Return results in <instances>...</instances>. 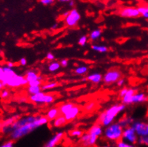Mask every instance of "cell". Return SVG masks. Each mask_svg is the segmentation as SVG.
<instances>
[{"label": "cell", "mask_w": 148, "mask_h": 147, "mask_svg": "<svg viewBox=\"0 0 148 147\" xmlns=\"http://www.w3.org/2000/svg\"><path fill=\"white\" fill-rule=\"evenodd\" d=\"M3 74H4V71H3V67H0V81H1V78H2Z\"/></svg>", "instance_id": "cell-47"}, {"label": "cell", "mask_w": 148, "mask_h": 147, "mask_svg": "<svg viewBox=\"0 0 148 147\" xmlns=\"http://www.w3.org/2000/svg\"><path fill=\"white\" fill-rule=\"evenodd\" d=\"M0 147H14V142L10 140L8 141V142H4V144L0 145Z\"/></svg>", "instance_id": "cell-38"}, {"label": "cell", "mask_w": 148, "mask_h": 147, "mask_svg": "<svg viewBox=\"0 0 148 147\" xmlns=\"http://www.w3.org/2000/svg\"><path fill=\"white\" fill-rule=\"evenodd\" d=\"M28 84V82L27 81L26 78L22 75L15 74L11 79H9L6 83V85L9 87L11 88H17L19 86H25Z\"/></svg>", "instance_id": "cell-8"}, {"label": "cell", "mask_w": 148, "mask_h": 147, "mask_svg": "<svg viewBox=\"0 0 148 147\" xmlns=\"http://www.w3.org/2000/svg\"><path fill=\"white\" fill-rule=\"evenodd\" d=\"M10 96V92L9 90L6 89V88H4L2 91H1V93H0V97L3 99H7Z\"/></svg>", "instance_id": "cell-34"}, {"label": "cell", "mask_w": 148, "mask_h": 147, "mask_svg": "<svg viewBox=\"0 0 148 147\" xmlns=\"http://www.w3.org/2000/svg\"><path fill=\"white\" fill-rule=\"evenodd\" d=\"M146 125H147V124L143 122V121H134L132 124V127L135 130L137 136L142 137V136H147Z\"/></svg>", "instance_id": "cell-11"}, {"label": "cell", "mask_w": 148, "mask_h": 147, "mask_svg": "<svg viewBox=\"0 0 148 147\" xmlns=\"http://www.w3.org/2000/svg\"><path fill=\"white\" fill-rule=\"evenodd\" d=\"M146 7H147V11H148V4H147V5H146Z\"/></svg>", "instance_id": "cell-57"}, {"label": "cell", "mask_w": 148, "mask_h": 147, "mask_svg": "<svg viewBox=\"0 0 148 147\" xmlns=\"http://www.w3.org/2000/svg\"><path fill=\"white\" fill-rule=\"evenodd\" d=\"M60 116V110H59V108H52V109H49V111L47 113L46 117L48 118V120H54L56 118Z\"/></svg>", "instance_id": "cell-20"}, {"label": "cell", "mask_w": 148, "mask_h": 147, "mask_svg": "<svg viewBox=\"0 0 148 147\" xmlns=\"http://www.w3.org/2000/svg\"><path fill=\"white\" fill-rule=\"evenodd\" d=\"M30 101L37 103H51L54 101V97L52 94H45V93L41 92L35 95L30 96Z\"/></svg>", "instance_id": "cell-4"}, {"label": "cell", "mask_w": 148, "mask_h": 147, "mask_svg": "<svg viewBox=\"0 0 148 147\" xmlns=\"http://www.w3.org/2000/svg\"><path fill=\"white\" fill-rule=\"evenodd\" d=\"M4 87H5L4 84L1 82V81H0V91H2V90L4 89Z\"/></svg>", "instance_id": "cell-48"}, {"label": "cell", "mask_w": 148, "mask_h": 147, "mask_svg": "<svg viewBox=\"0 0 148 147\" xmlns=\"http://www.w3.org/2000/svg\"><path fill=\"white\" fill-rule=\"evenodd\" d=\"M60 66H61L60 65V63L57 62V61H54V62H52L49 64L48 69L51 72H54V71H57L60 68Z\"/></svg>", "instance_id": "cell-31"}, {"label": "cell", "mask_w": 148, "mask_h": 147, "mask_svg": "<svg viewBox=\"0 0 148 147\" xmlns=\"http://www.w3.org/2000/svg\"><path fill=\"white\" fill-rule=\"evenodd\" d=\"M128 89H129V88H122L121 91H120V94H119V97H120V98H122V99L123 98V97H125V95H126V94H127V92Z\"/></svg>", "instance_id": "cell-40"}, {"label": "cell", "mask_w": 148, "mask_h": 147, "mask_svg": "<svg viewBox=\"0 0 148 147\" xmlns=\"http://www.w3.org/2000/svg\"><path fill=\"white\" fill-rule=\"evenodd\" d=\"M41 84H42V81L37 80L35 81V82H30V83L28 84L29 86H40Z\"/></svg>", "instance_id": "cell-39"}, {"label": "cell", "mask_w": 148, "mask_h": 147, "mask_svg": "<svg viewBox=\"0 0 148 147\" xmlns=\"http://www.w3.org/2000/svg\"><path fill=\"white\" fill-rule=\"evenodd\" d=\"M96 105L97 103L94 101H89L84 106V110L85 112H91L96 107Z\"/></svg>", "instance_id": "cell-30"}, {"label": "cell", "mask_w": 148, "mask_h": 147, "mask_svg": "<svg viewBox=\"0 0 148 147\" xmlns=\"http://www.w3.org/2000/svg\"><path fill=\"white\" fill-rule=\"evenodd\" d=\"M133 120H132V118H129V117H127V118H122L121 120H120V121H119V124L121 125V127L122 128H127V127H130V124H132L133 123Z\"/></svg>", "instance_id": "cell-24"}, {"label": "cell", "mask_w": 148, "mask_h": 147, "mask_svg": "<svg viewBox=\"0 0 148 147\" xmlns=\"http://www.w3.org/2000/svg\"><path fill=\"white\" fill-rule=\"evenodd\" d=\"M98 137L95 136V135L90 134V133H83L82 136L80 137V142L84 147H90L96 144L97 141Z\"/></svg>", "instance_id": "cell-9"}, {"label": "cell", "mask_w": 148, "mask_h": 147, "mask_svg": "<svg viewBox=\"0 0 148 147\" xmlns=\"http://www.w3.org/2000/svg\"><path fill=\"white\" fill-rule=\"evenodd\" d=\"M27 91L30 96H32L41 92L42 89H41V86H29L27 88Z\"/></svg>", "instance_id": "cell-28"}, {"label": "cell", "mask_w": 148, "mask_h": 147, "mask_svg": "<svg viewBox=\"0 0 148 147\" xmlns=\"http://www.w3.org/2000/svg\"><path fill=\"white\" fill-rule=\"evenodd\" d=\"M60 2H67L68 1H67V0H60Z\"/></svg>", "instance_id": "cell-55"}, {"label": "cell", "mask_w": 148, "mask_h": 147, "mask_svg": "<svg viewBox=\"0 0 148 147\" xmlns=\"http://www.w3.org/2000/svg\"><path fill=\"white\" fill-rule=\"evenodd\" d=\"M3 71H4V74H3L2 78L1 79V82H2L4 84V86H7L6 83H7V81L10 79H11L12 76H14L16 74V72L14 71V70L13 69L9 68L7 67H3Z\"/></svg>", "instance_id": "cell-13"}, {"label": "cell", "mask_w": 148, "mask_h": 147, "mask_svg": "<svg viewBox=\"0 0 148 147\" xmlns=\"http://www.w3.org/2000/svg\"><path fill=\"white\" fill-rule=\"evenodd\" d=\"M148 100V97L144 93H136L132 98V103H140L146 102Z\"/></svg>", "instance_id": "cell-15"}, {"label": "cell", "mask_w": 148, "mask_h": 147, "mask_svg": "<svg viewBox=\"0 0 148 147\" xmlns=\"http://www.w3.org/2000/svg\"><path fill=\"white\" fill-rule=\"evenodd\" d=\"M90 134L95 135V136L99 137V136L102 134V132H103V130H102V126L99 124H94L91 128L88 131Z\"/></svg>", "instance_id": "cell-17"}, {"label": "cell", "mask_w": 148, "mask_h": 147, "mask_svg": "<svg viewBox=\"0 0 148 147\" xmlns=\"http://www.w3.org/2000/svg\"><path fill=\"white\" fill-rule=\"evenodd\" d=\"M137 142H138L140 144L148 146V136L147 135V136H142V137H139Z\"/></svg>", "instance_id": "cell-33"}, {"label": "cell", "mask_w": 148, "mask_h": 147, "mask_svg": "<svg viewBox=\"0 0 148 147\" xmlns=\"http://www.w3.org/2000/svg\"><path fill=\"white\" fill-rule=\"evenodd\" d=\"M6 67L12 69L13 67H14V64L13 62H12V61H8V62H7V64H6Z\"/></svg>", "instance_id": "cell-46"}, {"label": "cell", "mask_w": 148, "mask_h": 147, "mask_svg": "<svg viewBox=\"0 0 148 147\" xmlns=\"http://www.w3.org/2000/svg\"><path fill=\"white\" fill-rule=\"evenodd\" d=\"M63 136H64V133L62 131L57 133L42 147H55L62 139Z\"/></svg>", "instance_id": "cell-12"}, {"label": "cell", "mask_w": 148, "mask_h": 147, "mask_svg": "<svg viewBox=\"0 0 148 147\" xmlns=\"http://www.w3.org/2000/svg\"><path fill=\"white\" fill-rule=\"evenodd\" d=\"M68 2H69V7H73L74 6V1H68Z\"/></svg>", "instance_id": "cell-49"}, {"label": "cell", "mask_w": 148, "mask_h": 147, "mask_svg": "<svg viewBox=\"0 0 148 147\" xmlns=\"http://www.w3.org/2000/svg\"><path fill=\"white\" fill-rule=\"evenodd\" d=\"M146 132H147V135L148 136V123L146 125Z\"/></svg>", "instance_id": "cell-54"}, {"label": "cell", "mask_w": 148, "mask_h": 147, "mask_svg": "<svg viewBox=\"0 0 148 147\" xmlns=\"http://www.w3.org/2000/svg\"><path fill=\"white\" fill-rule=\"evenodd\" d=\"M122 139H123L124 142H127V143L130 144H135L138 141V136L132 126H130L123 130Z\"/></svg>", "instance_id": "cell-5"}, {"label": "cell", "mask_w": 148, "mask_h": 147, "mask_svg": "<svg viewBox=\"0 0 148 147\" xmlns=\"http://www.w3.org/2000/svg\"><path fill=\"white\" fill-rule=\"evenodd\" d=\"M92 49L95 51V52H99V53H105V52H107L108 51V49L107 46H99V45L96 44H93L92 46Z\"/></svg>", "instance_id": "cell-27"}, {"label": "cell", "mask_w": 148, "mask_h": 147, "mask_svg": "<svg viewBox=\"0 0 148 147\" xmlns=\"http://www.w3.org/2000/svg\"><path fill=\"white\" fill-rule=\"evenodd\" d=\"M81 19V15L76 9L69 11L67 17L64 18V22L68 27H74L78 24Z\"/></svg>", "instance_id": "cell-7"}, {"label": "cell", "mask_w": 148, "mask_h": 147, "mask_svg": "<svg viewBox=\"0 0 148 147\" xmlns=\"http://www.w3.org/2000/svg\"><path fill=\"white\" fill-rule=\"evenodd\" d=\"M87 71H88V68L86 66H79L75 69V74L78 75L85 74Z\"/></svg>", "instance_id": "cell-29"}, {"label": "cell", "mask_w": 148, "mask_h": 147, "mask_svg": "<svg viewBox=\"0 0 148 147\" xmlns=\"http://www.w3.org/2000/svg\"><path fill=\"white\" fill-rule=\"evenodd\" d=\"M125 79H124L123 78H121V79H119V80L117 82V86H123V84H125Z\"/></svg>", "instance_id": "cell-44"}, {"label": "cell", "mask_w": 148, "mask_h": 147, "mask_svg": "<svg viewBox=\"0 0 148 147\" xmlns=\"http://www.w3.org/2000/svg\"><path fill=\"white\" fill-rule=\"evenodd\" d=\"M69 135H70L72 137H81L83 135V132L82 131H81V130L79 129H74L70 131Z\"/></svg>", "instance_id": "cell-32"}, {"label": "cell", "mask_w": 148, "mask_h": 147, "mask_svg": "<svg viewBox=\"0 0 148 147\" xmlns=\"http://www.w3.org/2000/svg\"><path fill=\"white\" fill-rule=\"evenodd\" d=\"M69 12H64V14H63L62 16H64V17H67V15L69 14Z\"/></svg>", "instance_id": "cell-52"}, {"label": "cell", "mask_w": 148, "mask_h": 147, "mask_svg": "<svg viewBox=\"0 0 148 147\" xmlns=\"http://www.w3.org/2000/svg\"><path fill=\"white\" fill-rule=\"evenodd\" d=\"M19 118L20 117H19V115L16 114L14 115V116H12V117L7 118V119H6L5 121H4L1 124H0V129H1L2 127H9V126H11L12 124H13L14 123L16 120L19 119Z\"/></svg>", "instance_id": "cell-23"}, {"label": "cell", "mask_w": 148, "mask_h": 147, "mask_svg": "<svg viewBox=\"0 0 148 147\" xmlns=\"http://www.w3.org/2000/svg\"><path fill=\"white\" fill-rule=\"evenodd\" d=\"M121 77L122 73L119 70L111 69L109 70L108 72L104 75L102 80L105 84L109 85L117 82L119 79H121Z\"/></svg>", "instance_id": "cell-6"}, {"label": "cell", "mask_w": 148, "mask_h": 147, "mask_svg": "<svg viewBox=\"0 0 148 147\" xmlns=\"http://www.w3.org/2000/svg\"><path fill=\"white\" fill-rule=\"evenodd\" d=\"M57 26H58V25H57V24H54L53 26H52V27H51V29H57Z\"/></svg>", "instance_id": "cell-50"}, {"label": "cell", "mask_w": 148, "mask_h": 147, "mask_svg": "<svg viewBox=\"0 0 148 147\" xmlns=\"http://www.w3.org/2000/svg\"><path fill=\"white\" fill-rule=\"evenodd\" d=\"M47 59L48 60H49V61L54 60V55L52 53H51V52H49V53H47Z\"/></svg>", "instance_id": "cell-42"}, {"label": "cell", "mask_w": 148, "mask_h": 147, "mask_svg": "<svg viewBox=\"0 0 148 147\" xmlns=\"http://www.w3.org/2000/svg\"><path fill=\"white\" fill-rule=\"evenodd\" d=\"M136 94V91L134 88H129L127 92L126 95L122 99V104L124 105H130L132 104V98L133 97V95H135Z\"/></svg>", "instance_id": "cell-16"}, {"label": "cell", "mask_w": 148, "mask_h": 147, "mask_svg": "<svg viewBox=\"0 0 148 147\" xmlns=\"http://www.w3.org/2000/svg\"><path fill=\"white\" fill-rule=\"evenodd\" d=\"M102 79H103V76L99 73H95L92 74L87 76V80L90 81V82H92L94 84H99L102 82Z\"/></svg>", "instance_id": "cell-19"}, {"label": "cell", "mask_w": 148, "mask_h": 147, "mask_svg": "<svg viewBox=\"0 0 148 147\" xmlns=\"http://www.w3.org/2000/svg\"><path fill=\"white\" fill-rule=\"evenodd\" d=\"M40 2L42 3L43 5H51V4H52L54 3V1L53 0H41Z\"/></svg>", "instance_id": "cell-41"}, {"label": "cell", "mask_w": 148, "mask_h": 147, "mask_svg": "<svg viewBox=\"0 0 148 147\" xmlns=\"http://www.w3.org/2000/svg\"><path fill=\"white\" fill-rule=\"evenodd\" d=\"M19 101H20V102H22V101H24V102H25V101H27V99L22 98V99H19Z\"/></svg>", "instance_id": "cell-51"}, {"label": "cell", "mask_w": 148, "mask_h": 147, "mask_svg": "<svg viewBox=\"0 0 148 147\" xmlns=\"http://www.w3.org/2000/svg\"><path fill=\"white\" fill-rule=\"evenodd\" d=\"M57 86H58V83H57V82H49V83L45 84L42 85V86H41V89H42V91H46V90L52 89V88L57 87Z\"/></svg>", "instance_id": "cell-26"}, {"label": "cell", "mask_w": 148, "mask_h": 147, "mask_svg": "<svg viewBox=\"0 0 148 147\" xmlns=\"http://www.w3.org/2000/svg\"><path fill=\"white\" fill-rule=\"evenodd\" d=\"M125 105L124 104H114L110 106L108 109L104 111L99 114L98 117V124L102 127H108L112 124V121L116 116L125 109Z\"/></svg>", "instance_id": "cell-2"}, {"label": "cell", "mask_w": 148, "mask_h": 147, "mask_svg": "<svg viewBox=\"0 0 148 147\" xmlns=\"http://www.w3.org/2000/svg\"><path fill=\"white\" fill-rule=\"evenodd\" d=\"M137 10H138V12H140V14L141 15H143L144 14H146V13H148L146 5L140 6V7H137Z\"/></svg>", "instance_id": "cell-37"}, {"label": "cell", "mask_w": 148, "mask_h": 147, "mask_svg": "<svg viewBox=\"0 0 148 147\" xmlns=\"http://www.w3.org/2000/svg\"><path fill=\"white\" fill-rule=\"evenodd\" d=\"M60 65L62 67H66L68 65V61L67 59H62L60 61Z\"/></svg>", "instance_id": "cell-43"}, {"label": "cell", "mask_w": 148, "mask_h": 147, "mask_svg": "<svg viewBox=\"0 0 148 147\" xmlns=\"http://www.w3.org/2000/svg\"><path fill=\"white\" fill-rule=\"evenodd\" d=\"M80 112V109L79 106H75L67 114L64 115V117L67 119V121H71L77 118Z\"/></svg>", "instance_id": "cell-14"}, {"label": "cell", "mask_w": 148, "mask_h": 147, "mask_svg": "<svg viewBox=\"0 0 148 147\" xmlns=\"http://www.w3.org/2000/svg\"><path fill=\"white\" fill-rule=\"evenodd\" d=\"M117 147H136L134 144H130L124 141H120L117 143Z\"/></svg>", "instance_id": "cell-35"}, {"label": "cell", "mask_w": 148, "mask_h": 147, "mask_svg": "<svg viewBox=\"0 0 148 147\" xmlns=\"http://www.w3.org/2000/svg\"><path fill=\"white\" fill-rule=\"evenodd\" d=\"M49 121L48 118L46 116H38L37 118L34 121L29 124H25L16 129L13 130L11 133L9 134L10 139L12 141H17L19 139H22L24 136H27L29 133L32 132L33 131L42 126L47 124Z\"/></svg>", "instance_id": "cell-1"}, {"label": "cell", "mask_w": 148, "mask_h": 147, "mask_svg": "<svg viewBox=\"0 0 148 147\" xmlns=\"http://www.w3.org/2000/svg\"><path fill=\"white\" fill-rule=\"evenodd\" d=\"M74 106H75V105H74L72 103H70V102L63 103L62 105H61V106L59 107L60 114L61 115L64 116V115H65L66 114H67L68 112H69V111L74 107Z\"/></svg>", "instance_id": "cell-18"}, {"label": "cell", "mask_w": 148, "mask_h": 147, "mask_svg": "<svg viewBox=\"0 0 148 147\" xmlns=\"http://www.w3.org/2000/svg\"><path fill=\"white\" fill-rule=\"evenodd\" d=\"M87 40H88V38H87V37L86 35H83L82 36V37L79 38V41H78V43H79V44L80 45V46H85L86 44H87Z\"/></svg>", "instance_id": "cell-36"}, {"label": "cell", "mask_w": 148, "mask_h": 147, "mask_svg": "<svg viewBox=\"0 0 148 147\" xmlns=\"http://www.w3.org/2000/svg\"><path fill=\"white\" fill-rule=\"evenodd\" d=\"M102 34V31L99 29H97L93 30L91 33L90 34V39L92 41H95L97 40V39H99V37L101 36Z\"/></svg>", "instance_id": "cell-25"}, {"label": "cell", "mask_w": 148, "mask_h": 147, "mask_svg": "<svg viewBox=\"0 0 148 147\" xmlns=\"http://www.w3.org/2000/svg\"><path fill=\"white\" fill-rule=\"evenodd\" d=\"M119 13L120 16L125 18H136L140 15L136 7H125L122 9Z\"/></svg>", "instance_id": "cell-10"}, {"label": "cell", "mask_w": 148, "mask_h": 147, "mask_svg": "<svg viewBox=\"0 0 148 147\" xmlns=\"http://www.w3.org/2000/svg\"><path fill=\"white\" fill-rule=\"evenodd\" d=\"M123 128L119 122L110 124L105 130V136L107 139L113 142H120L122 137Z\"/></svg>", "instance_id": "cell-3"}, {"label": "cell", "mask_w": 148, "mask_h": 147, "mask_svg": "<svg viewBox=\"0 0 148 147\" xmlns=\"http://www.w3.org/2000/svg\"><path fill=\"white\" fill-rule=\"evenodd\" d=\"M142 16H143L144 18H145V19H148V13L144 14L143 15H142Z\"/></svg>", "instance_id": "cell-53"}, {"label": "cell", "mask_w": 148, "mask_h": 147, "mask_svg": "<svg viewBox=\"0 0 148 147\" xmlns=\"http://www.w3.org/2000/svg\"><path fill=\"white\" fill-rule=\"evenodd\" d=\"M39 76L40 75L37 74L35 71H32V70H30V71H28L25 74V77L26 78L27 81L28 82V84L30 83V82H35V81L39 80Z\"/></svg>", "instance_id": "cell-21"}, {"label": "cell", "mask_w": 148, "mask_h": 147, "mask_svg": "<svg viewBox=\"0 0 148 147\" xmlns=\"http://www.w3.org/2000/svg\"><path fill=\"white\" fill-rule=\"evenodd\" d=\"M67 123V121L65 118V117H64V116H63V115H60L58 117L56 118L53 121V126L54 127L59 128V127H63V126H64Z\"/></svg>", "instance_id": "cell-22"}, {"label": "cell", "mask_w": 148, "mask_h": 147, "mask_svg": "<svg viewBox=\"0 0 148 147\" xmlns=\"http://www.w3.org/2000/svg\"><path fill=\"white\" fill-rule=\"evenodd\" d=\"M27 61L26 58L22 57V58H21L20 60H19V64H20L22 66H25L27 64Z\"/></svg>", "instance_id": "cell-45"}, {"label": "cell", "mask_w": 148, "mask_h": 147, "mask_svg": "<svg viewBox=\"0 0 148 147\" xmlns=\"http://www.w3.org/2000/svg\"><path fill=\"white\" fill-rule=\"evenodd\" d=\"M103 147H112L111 146H103Z\"/></svg>", "instance_id": "cell-56"}]
</instances>
